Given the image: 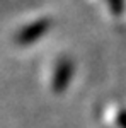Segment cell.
Here are the masks:
<instances>
[{
  "label": "cell",
  "mask_w": 126,
  "mask_h": 128,
  "mask_svg": "<svg viewBox=\"0 0 126 128\" xmlns=\"http://www.w3.org/2000/svg\"><path fill=\"white\" fill-rule=\"evenodd\" d=\"M72 74H73V65L70 60H61L58 63V67L55 70V75H53V84L51 87L55 92H61L63 89H67V86L70 84L72 79Z\"/></svg>",
  "instance_id": "obj_2"
},
{
  "label": "cell",
  "mask_w": 126,
  "mask_h": 128,
  "mask_svg": "<svg viewBox=\"0 0 126 128\" xmlns=\"http://www.w3.org/2000/svg\"><path fill=\"white\" fill-rule=\"evenodd\" d=\"M51 22L48 19H38L34 22H31L29 26L22 28L15 36V43L20 46H29L32 43H36L39 38H43L46 32H48Z\"/></svg>",
  "instance_id": "obj_1"
}]
</instances>
